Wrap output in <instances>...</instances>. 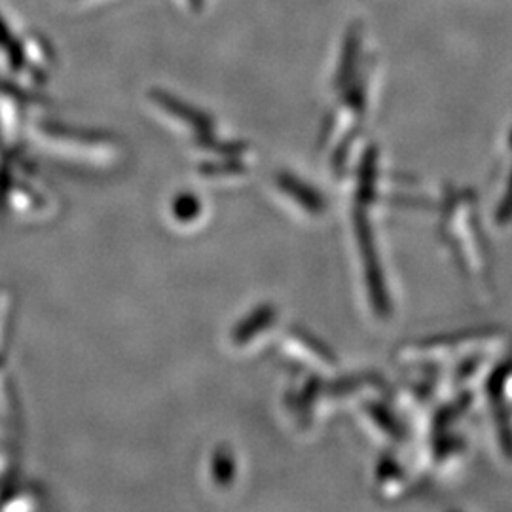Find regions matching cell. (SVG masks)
<instances>
[{
  "label": "cell",
  "mask_w": 512,
  "mask_h": 512,
  "mask_svg": "<svg viewBox=\"0 0 512 512\" xmlns=\"http://www.w3.org/2000/svg\"><path fill=\"white\" fill-rule=\"evenodd\" d=\"M190 4H192L194 8H200V6H202V0H190Z\"/></svg>",
  "instance_id": "6da1fadb"
}]
</instances>
